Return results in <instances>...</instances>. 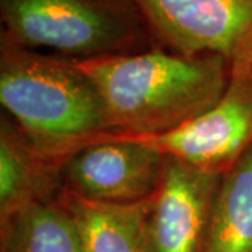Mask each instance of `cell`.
Here are the masks:
<instances>
[{"instance_id": "obj_9", "label": "cell", "mask_w": 252, "mask_h": 252, "mask_svg": "<svg viewBox=\"0 0 252 252\" xmlns=\"http://www.w3.org/2000/svg\"><path fill=\"white\" fill-rule=\"evenodd\" d=\"M154 196L133 203H107L63 190L59 199L72 215L83 252H144Z\"/></svg>"}, {"instance_id": "obj_11", "label": "cell", "mask_w": 252, "mask_h": 252, "mask_svg": "<svg viewBox=\"0 0 252 252\" xmlns=\"http://www.w3.org/2000/svg\"><path fill=\"white\" fill-rule=\"evenodd\" d=\"M0 252H83L61 199L34 203L0 219Z\"/></svg>"}, {"instance_id": "obj_3", "label": "cell", "mask_w": 252, "mask_h": 252, "mask_svg": "<svg viewBox=\"0 0 252 252\" xmlns=\"http://www.w3.org/2000/svg\"><path fill=\"white\" fill-rule=\"evenodd\" d=\"M1 35L81 62L135 54L156 42L133 0H0Z\"/></svg>"}, {"instance_id": "obj_10", "label": "cell", "mask_w": 252, "mask_h": 252, "mask_svg": "<svg viewBox=\"0 0 252 252\" xmlns=\"http://www.w3.org/2000/svg\"><path fill=\"white\" fill-rule=\"evenodd\" d=\"M200 252H252V144L221 174Z\"/></svg>"}, {"instance_id": "obj_1", "label": "cell", "mask_w": 252, "mask_h": 252, "mask_svg": "<svg viewBox=\"0 0 252 252\" xmlns=\"http://www.w3.org/2000/svg\"><path fill=\"white\" fill-rule=\"evenodd\" d=\"M76 63L97 87L118 133L135 137L168 133L205 114L231 79L228 63L217 55L157 46Z\"/></svg>"}, {"instance_id": "obj_6", "label": "cell", "mask_w": 252, "mask_h": 252, "mask_svg": "<svg viewBox=\"0 0 252 252\" xmlns=\"http://www.w3.org/2000/svg\"><path fill=\"white\" fill-rule=\"evenodd\" d=\"M135 139L167 157L221 175L252 144V80L231 76L223 98L205 114L168 133Z\"/></svg>"}, {"instance_id": "obj_8", "label": "cell", "mask_w": 252, "mask_h": 252, "mask_svg": "<svg viewBox=\"0 0 252 252\" xmlns=\"http://www.w3.org/2000/svg\"><path fill=\"white\" fill-rule=\"evenodd\" d=\"M62 162L41 153L14 121L0 118V219L34 203L59 199Z\"/></svg>"}, {"instance_id": "obj_4", "label": "cell", "mask_w": 252, "mask_h": 252, "mask_svg": "<svg viewBox=\"0 0 252 252\" xmlns=\"http://www.w3.org/2000/svg\"><path fill=\"white\" fill-rule=\"evenodd\" d=\"M156 42L182 55H217L252 80V0H133Z\"/></svg>"}, {"instance_id": "obj_2", "label": "cell", "mask_w": 252, "mask_h": 252, "mask_svg": "<svg viewBox=\"0 0 252 252\" xmlns=\"http://www.w3.org/2000/svg\"><path fill=\"white\" fill-rule=\"evenodd\" d=\"M0 102L28 142L64 161L119 135L90 77L74 61L0 35Z\"/></svg>"}, {"instance_id": "obj_7", "label": "cell", "mask_w": 252, "mask_h": 252, "mask_svg": "<svg viewBox=\"0 0 252 252\" xmlns=\"http://www.w3.org/2000/svg\"><path fill=\"white\" fill-rule=\"evenodd\" d=\"M220 178L167 157L146 227L144 252H200Z\"/></svg>"}, {"instance_id": "obj_5", "label": "cell", "mask_w": 252, "mask_h": 252, "mask_svg": "<svg viewBox=\"0 0 252 252\" xmlns=\"http://www.w3.org/2000/svg\"><path fill=\"white\" fill-rule=\"evenodd\" d=\"M165 160L153 146L117 135L83 147L62 162L63 190L107 203L146 200L160 187Z\"/></svg>"}]
</instances>
